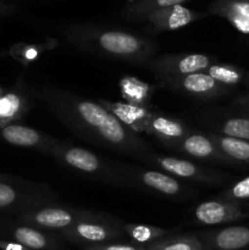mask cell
<instances>
[{
	"label": "cell",
	"mask_w": 249,
	"mask_h": 250,
	"mask_svg": "<svg viewBox=\"0 0 249 250\" xmlns=\"http://www.w3.org/2000/svg\"><path fill=\"white\" fill-rule=\"evenodd\" d=\"M44 99L59 117L98 143L124 153L145 155L148 151L145 142L99 103L58 89L44 90Z\"/></svg>",
	"instance_id": "obj_1"
},
{
	"label": "cell",
	"mask_w": 249,
	"mask_h": 250,
	"mask_svg": "<svg viewBox=\"0 0 249 250\" xmlns=\"http://www.w3.org/2000/svg\"><path fill=\"white\" fill-rule=\"evenodd\" d=\"M75 41L107 58L139 65L150 62L155 54V45L151 42L121 31L83 32Z\"/></svg>",
	"instance_id": "obj_2"
},
{
	"label": "cell",
	"mask_w": 249,
	"mask_h": 250,
	"mask_svg": "<svg viewBox=\"0 0 249 250\" xmlns=\"http://www.w3.org/2000/svg\"><path fill=\"white\" fill-rule=\"evenodd\" d=\"M62 236L75 244H97L109 243L121 237V229L115 221L93 216L82 212L77 221L68 229H63Z\"/></svg>",
	"instance_id": "obj_3"
},
{
	"label": "cell",
	"mask_w": 249,
	"mask_h": 250,
	"mask_svg": "<svg viewBox=\"0 0 249 250\" xmlns=\"http://www.w3.org/2000/svg\"><path fill=\"white\" fill-rule=\"evenodd\" d=\"M217 59L207 54H166L149 62L161 82L183 77L190 73L205 72Z\"/></svg>",
	"instance_id": "obj_4"
},
{
	"label": "cell",
	"mask_w": 249,
	"mask_h": 250,
	"mask_svg": "<svg viewBox=\"0 0 249 250\" xmlns=\"http://www.w3.org/2000/svg\"><path fill=\"white\" fill-rule=\"evenodd\" d=\"M249 217L248 203L231 202L221 198L203 202L195 208L194 219L204 226L231 224Z\"/></svg>",
	"instance_id": "obj_5"
},
{
	"label": "cell",
	"mask_w": 249,
	"mask_h": 250,
	"mask_svg": "<svg viewBox=\"0 0 249 250\" xmlns=\"http://www.w3.org/2000/svg\"><path fill=\"white\" fill-rule=\"evenodd\" d=\"M163 84L167 85L173 90L203 100H211L222 97L231 90V88L216 82L207 72L190 73L183 77L166 80L164 81Z\"/></svg>",
	"instance_id": "obj_6"
},
{
	"label": "cell",
	"mask_w": 249,
	"mask_h": 250,
	"mask_svg": "<svg viewBox=\"0 0 249 250\" xmlns=\"http://www.w3.org/2000/svg\"><path fill=\"white\" fill-rule=\"evenodd\" d=\"M153 161H155L156 165L166 172L185 178V180L198 181V182L209 183V185H217V183L228 180V176H226V173L209 170L188 160H182V159L172 158V156L153 155Z\"/></svg>",
	"instance_id": "obj_7"
},
{
	"label": "cell",
	"mask_w": 249,
	"mask_h": 250,
	"mask_svg": "<svg viewBox=\"0 0 249 250\" xmlns=\"http://www.w3.org/2000/svg\"><path fill=\"white\" fill-rule=\"evenodd\" d=\"M198 238L204 250H244L249 248V226L233 225L214 231L200 232Z\"/></svg>",
	"instance_id": "obj_8"
},
{
	"label": "cell",
	"mask_w": 249,
	"mask_h": 250,
	"mask_svg": "<svg viewBox=\"0 0 249 250\" xmlns=\"http://www.w3.org/2000/svg\"><path fill=\"white\" fill-rule=\"evenodd\" d=\"M171 148L176 149L177 151L186 154L190 158L232 165L228 159L224 155V153L217 148L215 142L210 138L209 134L205 136L203 133L190 131L185 138L173 144Z\"/></svg>",
	"instance_id": "obj_9"
},
{
	"label": "cell",
	"mask_w": 249,
	"mask_h": 250,
	"mask_svg": "<svg viewBox=\"0 0 249 250\" xmlns=\"http://www.w3.org/2000/svg\"><path fill=\"white\" fill-rule=\"evenodd\" d=\"M55 158L62 161L70 167L85 173H105L106 175L107 167L102 163L99 158L92 151L77 146H55L49 150Z\"/></svg>",
	"instance_id": "obj_10"
},
{
	"label": "cell",
	"mask_w": 249,
	"mask_h": 250,
	"mask_svg": "<svg viewBox=\"0 0 249 250\" xmlns=\"http://www.w3.org/2000/svg\"><path fill=\"white\" fill-rule=\"evenodd\" d=\"M82 212L67 209V208L48 207L33 210L24 216V221L33 227L42 229L61 231L72 226Z\"/></svg>",
	"instance_id": "obj_11"
},
{
	"label": "cell",
	"mask_w": 249,
	"mask_h": 250,
	"mask_svg": "<svg viewBox=\"0 0 249 250\" xmlns=\"http://www.w3.org/2000/svg\"><path fill=\"white\" fill-rule=\"evenodd\" d=\"M98 103L109 110L122 125L128 127L133 132H145L146 126L153 115V112L149 111L145 106L127 102H110V100L99 99Z\"/></svg>",
	"instance_id": "obj_12"
},
{
	"label": "cell",
	"mask_w": 249,
	"mask_h": 250,
	"mask_svg": "<svg viewBox=\"0 0 249 250\" xmlns=\"http://www.w3.org/2000/svg\"><path fill=\"white\" fill-rule=\"evenodd\" d=\"M189 132L190 129L182 121L159 112H153L145 129V133L155 137L167 146H172L178 141L185 138Z\"/></svg>",
	"instance_id": "obj_13"
},
{
	"label": "cell",
	"mask_w": 249,
	"mask_h": 250,
	"mask_svg": "<svg viewBox=\"0 0 249 250\" xmlns=\"http://www.w3.org/2000/svg\"><path fill=\"white\" fill-rule=\"evenodd\" d=\"M1 136L7 143L23 148H36L43 151H48L56 144L54 139L37 129L22 125H7L2 127Z\"/></svg>",
	"instance_id": "obj_14"
},
{
	"label": "cell",
	"mask_w": 249,
	"mask_h": 250,
	"mask_svg": "<svg viewBox=\"0 0 249 250\" xmlns=\"http://www.w3.org/2000/svg\"><path fill=\"white\" fill-rule=\"evenodd\" d=\"M197 19V14L182 5L160 9L149 15V20L158 31H175Z\"/></svg>",
	"instance_id": "obj_15"
},
{
	"label": "cell",
	"mask_w": 249,
	"mask_h": 250,
	"mask_svg": "<svg viewBox=\"0 0 249 250\" xmlns=\"http://www.w3.org/2000/svg\"><path fill=\"white\" fill-rule=\"evenodd\" d=\"M15 241L31 250H59L60 243L50 234L32 226H20L12 232Z\"/></svg>",
	"instance_id": "obj_16"
},
{
	"label": "cell",
	"mask_w": 249,
	"mask_h": 250,
	"mask_svg": "<svg viewBox=\"0 0 249 250\" xmlns=\"http://www.w3.org/2000/svg\"><path fill=\"white\" fill-rule=\"evenodd\" d=\"M209 136L215 142L217 148L228 159L232 166L249 167V141L229 138L214 132L209 133Z\"/></svg>",
	"instance_id": "obj_17"
},
{
	"label": "cell",
	"mask_w": 249,
	"mask_h": 250,
	"mask_svg": "<svg viewBox=\"0 0 249 250\" xmlns=\"http://www.w3.org/2000/svg\"><path fill=\"white\" fill-rule=\"evenodd\" d=\"M211 128L214 133L221 136L249 141V114L239 111L238 114L227 115L212 125Z\"/></svg>",
	"instance_id": "obj_18"
},
{
	"label": "cell",
	"mask_w": 249,
	"mask_h": 250,
	"mask_svg": "<svg viewBox=\"0 0 249 250\" xmlns=\"http://www.w3.org/2000/svg\"><path fill=\"white\" fill-rule=\"evenodd\" d=\"M215 12L226 17L237 31L249 34V0H227L217 5Z\"/></svg>",
	"instance_id": "obj_19"
},
{
	"label": "cell",
	"mask_w": 249,
	"mask_h": 250,
	"mask_svg": "<svg viewBox=\"0 0 249 250\" xmlns=\"http://www.w3.org/2000/svg\"><path fill=\"white\" fill-rule=\"evenodd\" d=\"M139 177L144 186L165 195L176 197V195H181L183 192L182 185L173 176H168L164 172L154 170L143 171Z\"/></svg>",
	"instance_id": "obj_20"
},
{
	"label": "cell",
	"mask_w": 249,
	"mask_h": 250,
	"mask_svg": "<svg viewBox=\"0 0 249 250\" xmlns=\"http://www.w3.org/2000/svg\"><path fill=\"white\" fill-rule=\"evenodd\" d=\"M205 72L220 84L226 85L231 89L241 83H244L247 77V72L239 66L232 65V63H222L219 61L212 63Z\"/></svg>",
	"instance_id": "obj_21"
},
{
	"label": "cell",
	"mask_w": 249,
	"mask_h": 250,
	"mask_svg": "<svg viewBox=\"0 0 249 250\" xmlns=\"http://www.w3.org/2000/svg\"><path fill=\"white\" fill-rule=\"evenodd\" d=\"M27 110V103L17 93L0 94V127L11 125L15 120L21 119Z\"/></svg>",
	"instance_id": "obj_22"
},
{
	"label": "cell",
	"mask_w": 249,
	"mask_h": 250,
	"mask_svg": "<svg viewBox=\"0 0 249 250\" xmlns=\"http://www.w3.org/2000/svg\"><path fill=\"white\" fill-rule=\"evenodd\" d=\"M121 93L127 103L145 106V102L150 98L151 85L132 76H126L120 82Z\"/></svg>",
	"instance_id": "obj_23"
},
{
	"label": "cell",
	"mask_w": 249,
	"mask_h": 250,
	"mask_svg": "<svg viewBox=\"0 0 249 250\" xmlns=\"http://www.w3.org/2000/svg\"><path fill=\"white\" fill-rule=\"evenodd\" d=\"M122 229L127 236L131 237L132 241L138 244H150L172 232L171 229L144 224H126L122 226Z\"/></svg>",
	"instance_id": "obj_24"
},
{
	"label": "cell",
	"mask_w": 249,
	"mask_h": 250,
	"mask_svg": "<svg viewBox=\"0 0 249 250\" xmlns=\"http://www.w3.org/2000/svg\"><path fill=\"white\" fill-rule=\"evenodd\" d=\"M146 250H204L197 236L164 237L148 244Z\"/></svg>",
	"instance_id": "obj_25"
},
{
	"label": "cell",
	"mask_w": 249,
	"mask_h": 250,
	"mask_svg": "<svg viewBox=\"0 0 249 250\" xmlns=\"http://www.w3.org/2000/svg\"><path fill=\"white\" fill-rule=\"evenodd\" d=\"M221 199L231 200V202L247 203L249 200V175L243 177L242 180L237 181L233 185L227 187L224 192L220 194Z\"/></svg>",
	"instance_id": "obj_26"
},
{
	"label": "cell",
	"mask_w": 249,
	"mask_h": 250,
	"mask_svg": "<svg viewBox=\"0 0 249 250\" xmlns=\"http://www.w3.org/2000/svg\"><path fill=\"white\" fill-rule=\"evenodd\" d=\"M19 193L11 186L0 182V209L7 208L16 202Z\"/></svg>",
	"instance_id": "obj_27"
},
{
	"label": "cell",
	"mask_w": 249,
	"mask_h": 250,
	"mask_svg": "<svg viewBox=\"0 0 249 250\" xmlns=\"http://www.w3.org/2000/svg\"><path fill=\"white\" fill-rule=\"evenodd\" d=\"M84 250H146L145 247L141 244L128 243H103L97 246L85 247Z\"/></svg>",
	"instance_id": "obj_28"
},
{
	"label": "cell",
	"mask_w": 249,
	"mask_h": 250,
	"mask_svg": "<svg viewBox=\"0 0 249 250\" xmlns=\"http://www.w3.org/2000/svg\"><path fill=\"white\" fill-rule=\"evenodd\" d=\"M41 49L36 45H28V46H24V48L19 49L17 53H14V55L16 56V59L19 60L24 61V62H29V61H33L36 60L37 58L41 54Z\"/></svg>",
	"instance_id": "obj_29"
},
{
	"label": "cell",
	"mask_w": 249,
	"mask_h": 250,
	"mask_svg": "<svg viewBox=\"0 0 249 250\" xmlns=\"http://www.w3.org/2000/svg\"><path fill=\"white\" fill-rule=\"evenodd\" d=\"M234 105H236V107L239 111L249 114V93L238 95V97L234 99Z\"/></svg>",
	"instance_id": "obj_30"
},
{
	"label": "cell",
	"mask_w": 249,
	"mask_h": 250,
	"mask_svg": "<svg viewBox=\"0 0 249 250\" xmlns=\"http://www.w3.org/2000/svg\"><path fill=\"white\" fill-rule=\"evenodd\" d=\"M183 1H186V0H154L151 7H159V10L167 9V7L175 6V5H180Z\"/></svg>",
	"instance_id": "obj_31"
},
{
	"label": "cell",
	"mask_w": 249,
	"mask_h": 250,
	"mask_svg": "<svg viewBox=\"0 0 249 250\" xmlns=\"http://www.w3.org/2000/svg\"><path fill=\"white\" fill-rule=\"evenodd\" d=\"M0 249L1 250H31L27 247L22 246L21 243L17 242H6V241H0Z\"/></svg>",
	"instance_id": "obj_32"
},
{
	"label": "cell",
	"mask_w": 249,
	"mask_h": 250,
	"mask_svg": "<svg viewBox=\"0 0 249 250\" xmlns=\"http://www.w3.org/2000/svg\"><path fill=\"white\" fill-rule=\"evenodd\" d=\"M244 84H246L247 87H249V72H247V77H246V81H244Z\"/></svg>",
	"instance_id": "obj_33"
},
{
	"label": "cell",
	"mask_w": 249,
	"mask_h": 250,
	"mask_svg": "<svg viewBox=\"0 0 249 250\" xmlns=\"http://www.w3.org/2000/svg\"><path fill=\"white\" fill-rule=\"evenodd\" d=\"M0 94H2V88L0 87Z\"/></svg>",
	"instance_id": "obj_34"
},
{
	"label": "cell",
	"mask_w": 249,
	"mask_h": 250,
	"mask_svg": "<svg viewBox=\"0 0 249 250\" xmlns=\"http://www.w3.org/2000/svg\"><path fill=\"white\" fill-rule=\"evenodd\" d=\"M0 178H2V176H1V175H0Z\"/></svg>",
	"instance_id": "obj_35"
}]
</instances>
